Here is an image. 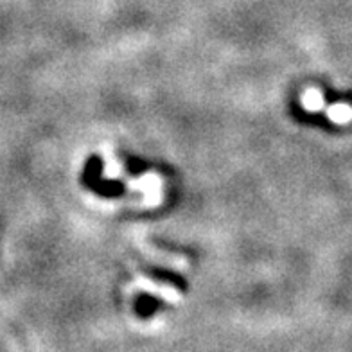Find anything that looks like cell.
<instances>
[{
	"label": "cell",
	"instance_id": "5",
	"mask_svg": "<svg viewBox=\"0 0 352 352\" xmlns=\"http://www.w3.org/2000/svg\"><path fill=\"white\" fill-rule=\"evenodd\" d=\"M104 175L110 176V178H111V176L121 175V164H119V160L108 157V160H107V171H104Z\"/></svg>",
	"mask_w": 352,
	"mask_h": 352
},
{
	"label": "cell",
	"instance_id": "2",
	"mask_svg": "<svg viewBox=\"0 0 352 352\" xmlns=\"http://www.w3.org/2000/svg\"><path fill=\"white\" fill-rule=\"evenodd\" d=\"M327 116H329L331 121H334L336 124H345V122H349L352 119V107L340 102V104H334V107L329 108Z\"/></svg>",
	"mask_w": 352,
	"mask_h": 352
},
{
	"label": "cell",
	"instance_id": "3",
	"mask_svg": "<svg viewBox=\"0 0 352 352\" xmlns=\"http://www.w3.org/2000/svg\"><path fill=\"white\" fill-rule=\"evenodd\" d=\"M302 104L306 108L307 111H316V110H322L324 107V96L315 90V88H309L304 96H302Z\"/></svg>",
	"mask_w": 352,
	"mask_h": 352
},
{
	"label": "cell",
	"instance_id": "1",
	"mask_svg": "<svg viewBox=\"0 0 352 352\" xmlns=\"http://www.w3.org/2000/svg\"><path fill=\"white\" fill-rule=\"evenodd\" d=\"M130 187L135 190H140L144 195V201L148 205H157L162 201V180L158 176H140L139 180L130 182Z\"/></svg>",
	"mask_w": 352,
	"mask_h": 352
},
{
	"label": "cell",
	"instance_id": "4",
	"mask_svg": "<svg viewBox=\"0 0 352 352\" xmlns=\"http://www.w3.org/2000/svg\"><path fill=\"white\" fill-rule=\"evenodd\" d=\"M139 286L146 287V289H153V292H160V295H164V297L167 298V300H176L178 298V293H176V289H173V287L169 286H155L153 283H149L148 278H139Z\"/></svg>",
	"mask_w": 352,
	"mask_h": 352
}]
</instances>
